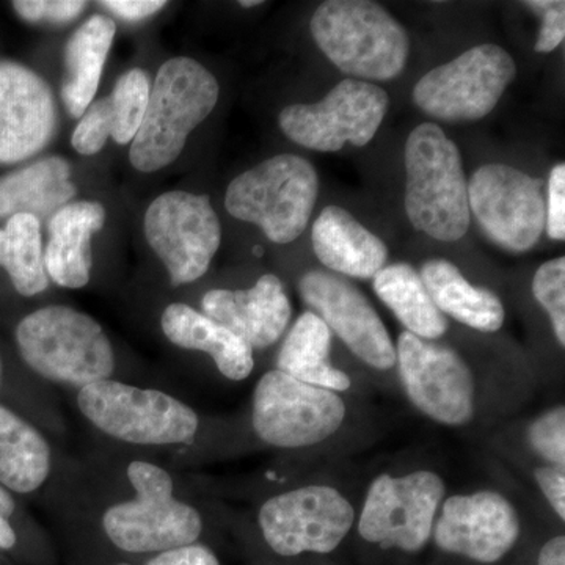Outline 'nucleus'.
Here are the masks:
<instances>
[{
  "instance_id": "f257e3e1",
  "label": "nucleus",
  "mask_w": 565,
  "mask_h": 565,
  "mask_svg": "<svg viewBox=\"0 0 565 565\" xmlns=\"http://www.w3.org/2000/svg\"><path fill=\"white\" fill-rule=\"evenodd\" d=\"M405 212L418 232L441 243L462 239L470 228L468 182L455 141L440 126H416L405 143Z\"/></svg>"
},
{
  "instance_id": "f03ea898",
  "label": "nucleus",
  "mask_w": 565,
  "mask_h": 565,
  "mask_svg": "<svg viewBox=\"0 0 565 565\" xmlns=\"http://www.w3.org/2000/svg\"><path fill=\"white\" fill-rule=\"evenodd\" d=\"M218 93L217 79L193 58L177 57L163 63L132 140V166L151 173L177 161L189 134L214 110Z\"/></svg>"
},
{
  "instance_id": "7ed1b4c3",
  "label": "nucleus",
  "mask_w": 565,
  "mask_h": 565,
  "mask_svg": "<svg viewBox=\"0 0 565 565\" xmlns=\"http://www.w3.org/2000/svg\"><path fill=\"white\" fill-rule=\"evenodd\" d=\"M310 28L326 57L359 81L394 79L407 63V32L379 3L329 0L315 11Z\"/></svg>"
},
{
  "instance_id": "20e7f679",
  "label": "nucleus",
  "mask_w": 565,
  "mask_h": 565,
  "mask_svg": "<svg viewBox=\"0 0 565 565\" xmlns=\"http://www.w3.org/2000/svg\"><path fill=\"white\" fill-rule=\"evenodd\" d=\"M22 360L41 377L84 386L107 381L115 370L114 349L103 327L70 307H44L17 329Z\"/></svg>"
},
{
  "instance_id": "39448f33",
  "label": "nucleus",
  "mask_w": 565,
  "mask_h": 565,
  "mask_svg": "<svg viewBox=\"0 0 565 565\" xmlns=\"http://www.w3.org/2000/svg\"><path fill=\"white\" fill-rule=\"evenodd\" d=\"M128 478L136 498L111 505L103 516L111 544L128 553H162L195 544L203 530L202 516L174 498L169 471L134 460Z\"/></svg>"
},
{
  "instance_id": "423d86ee",
  "label": "nucleus",
  "mask_w": 565,
  "mask_h": 565,
  "mask_svg": "<svg viewBox=\"0 0 565 565\" xmlns=\"http://www.w3.org/2000/svg\"><path fill=\"white\" fill-rule=\"evenodd\" d=\"M319 177L307 159L280 154L230 182L225 207L233 217L255 223L275 244L300 237L313 214Z\"/></svg>"
},
{
  "instance_id": "0eeeda50",
  "label": "nucleus",
  "mask_w": 565,
  "mask_h": 565,
  "mask_svg": "<svg viewBox=\"0 0 565 565\" xmlns=\"http://www.w3.org/2000/svg\"><path fill=\"white\" fill-rule=\"evenodd\" d=\"M77 405L96 429L126 444H189L200 426L193 408L177 397L110 379L81 388Z\"/></svg>"
},
{
  "instance_id": "6e6552de",
  "label": "nucleus",
  "mask_w": 565,
  "mask_h": 565,
  "mask_svg": "<svg viewBox=\"0 0 565 565\" xmlns=\"http://www.w3.org/2000/svg\"><path fill=\"white\" fill-rule=\"evenodd\" d=\"M515 74L509 52L497 44H479L424 74L415 85L414 102L437 120L478 121L497 107Z\"/></svg>"
},
{
  "instance_id": "1a4fd4ad",
  "label": "nucleus",
  "mask_w": 565,
  "mask_h": 565,
  "mask_svg": "<svg viewBox=\"0 0 565 565\" xmlns=\"http://www.w3.org/2000/svg\"><path fill=\"white\" fill-rule=\"evenodd\" d=\"M253 427L267 445L307 448L338 433L345 405L337 393L269 371L253 393Z\"/></svg>"
},
{
  "instance_id": "9d476101",
  "label": "nucleus",
  "mask_w": 565,
  "mask_h": 565,
  "mask_svg": "<svg viewBox=\"0 0 565 565\" xmlns=\"http://www.w3.org/2000/svg\"><path fill=\"white\" fill-rule=\"evenodd\" d=\"M388 110V95L370 82H340L321 103L296 104L281 110L286 137L321 152L340 151L345 143L364 147L374 139Z\"/></svg>"
},
{
  "instance_id": "9b49d317",
  "label": "nucleus",
  "mask_w": 565,
  "mask_h": 565,
  "mask_svg": "<svg viewBox=\"0 0 565 565\" xmlns=\"http://www.w3.org/2000/svg\"><path fill=\"white\" fill-rule=\"evenodd\" d=\"M468 204L489 239L504 250H531L545 232L544 182L514 167L489 163L476 170Z\"/></svg>"
},
{
  "instance_id": "f8f14e48",
  "label": "nucleus",
  "mask_w": 565,
  "mask_h": 565,
  "mask_svg": "<svg viewBox=\"0 0 565 565\" xmlns=\"http://www.w3.org/2000/svg\"><path fill=\"white\" fill-rule=\"evenodd\" d=\"M145 236L161 258L172 285L202 278L221 247L222 226L210 196L162 193L145 214Z\"/></svg>"
},
{
  "instance_id": "ddd939ff",
  "label": "nucleus",
  "mask_w": 565,
  "mask_h": 565,
  "mask_svg": "<svg viewBox=\"0 0 565 565\" xmlns=\"http://www.w3.org/2000/svg\"><path fill=\"white\" fill-rule=\"evenodd\" d=\"M444 479L434 471L405 476L382 475L371 484L360 515L364 541L382 548L414 553L433 535L438 505L444 501Z\"/></svg>"
},
{
  "instance_id": "4468645a",
  "label": "nucleus",
  "mask_w": 565,
  "mask_h": 565,
  "mask_svg": "<svg viewBox=\"0 0 565 565\" xmlns=\"http://www.w3.org/2000/svg\"><path fill=\"white\" fill-rule=\"evenodd\" d=\"M264 541L281 556L330 553L344 541L355 511L329 486H307L270 498L258 515Z\"/></svg>"
},
{
  "instance_id": "2eb2a0df",
  "label": "nucleus",
  "mask_w": 565,
  "mask_h": 565,
  "mask_svg": "<svg viewBox=\"0 0 565 565\" xmlns=\"http://www.w3.org/2000/svg\"><path fill=\"white\" fill-rule=\"evenodd\" d=\"M396 362L405 393L422 414L446 426L473 419V374L455 349L404 332L397 340Z\"/></svg>"
},
{
  "instance_id": "dca6fc26",
  "label": "nucleus",
  "mask_w": 565,
  "mask_h": 565,
  "mask_svg": "<svg viewBox=\"0 0 565 565\" xmlns=\"http://www.w3.org/2000/svg\"><path fill=\"white\" fill-rule=\"evenodd\" d=\"M300 296L330 332L364 363L375 370H392L396 348L381 316L367 297L343 275L310 270L299 282Z\"/></svg>"
},
{
  "instance_id": "f3484780",
  "label": "nucleus",
  "mask_w": 565,
  "mask_h": 565,
  "mask_svg": "<svg viewBox=\"0 0 565 565\" xmlns=\"http://www.w3.org/2000/svg\"><path fill=\"white\" fill-rule=\"evenodd\" d=\"M433 531L444 552L493 564L519 541L520 519L503 494L481 490L448 498Z\"/></svg>"
},
{
  "instance_id": "a211bd4d",
  "label": "nucleus",
  "mask_w": 565,
  "mask_h": 565,
  "mask_svg": "<svg viewBox=\"0 0 565 565\" xmlns=\"http://www.w3.org/2000/svg\"><path fill=\"white\" fill-rule=\"evenodd\" d=\"M57 107L47 82L20 63L0 61V162L32 158L54 137Z\"/></svg>"
},
{
  "instance_id": "6ab92c4d",
  "label": "nucleus",
  "mask_w": 565,
  "mask_h": 565,
  "mask_svg": "<svg viewBox=\"0 0 565 565\" xmlns=\"http://www.w3.org/2000/svg\"><path fill=\"white\" fill-rule=\"evenodd\" d=\"M203 315L245 341L252 349L277 343L291 321L292 305L280 278L263 275L244 291L212 289L202 299Z\"/></svg>"
},
{
  "instance_id": "aec40b11",
  "label": "nucleus",
  "mask_w": 565,
  "mask_h": 565,
  "mask_svg": "<svg viewBox=\"0 0 565 565\" xmlns=\"http://www.w3.org/2000/svg\"><path fill=\"white\" fill-rule=\"evenodd\" d=\"M150 90V79L143 71L122 74L114 92L92 103L82 115L71 137L74 150L84 156L96 154L106 147L109 137L120 145L131 143L143 121Z\"/></svg>"
},
{
  "instance_id": "412c9836",
  "label": "nucleus",
  "mask_w": 565,
  "mask_h": 565,
  "mask_svg": "<svg viewBox=\"0 0 565 565\" xmlns=\"http://www.w3.org/2000/svg\"><path fill=\"white\" fill-rule=\"evenodd\" d=\"M106 211L99 203L65 204L50 221V243L43 253L47 278L62 288L79 289L90 281L92 236L103 228Z\"/></svg>"
},
{
  "instance_id": "4be33fe9",
  "label": "nucleus",
  "mask_w": 565,
  "mask_h": 565,
  "mask_svg": "<svg viewBox=\"0 0 565 565\" xmlns=\"http://www.w3.org/2000/svg\"><path fill=\"white\" fill-rule=\"evenodd\" d=\"M311 239L319 262L344 277L371 280L388 259L386 245L340 206H327L321 212Z\"/></svg>"
},
{
  "instance_id": "5701e85b",
  "label": "nucleus",
  "mask_w": 565,
  "mask_h": 565,
  "mask_svg": "<svg viewBox=\"0 0 565 565\" xmlns=\"http://www.w3.org/2000/svg\"><path fill=\"white\" fill-rule=\"evenodd\" d=\"M161 326L163 334L178 348L211 355L215 366L230 381H245L255 367L250 345L189 305H169L163 310Z\"/></svg>"
},
{
  "instance_id": "b1692460",
  "label": "nucleus",
  "mask_w": 565,
  "mask_h": 565,
  "mask_svg": "<svg viewBox=\"0 0 565 565\" xmlns=\"http://www.w3.org/2000/svg\"><path fill=\"white\" fill-rule=\"evenodd\" d=\"M418 274L441 313L479 332L493 333L503 327L505 311L500 297L471 285L455 264L429 259Z\"/></svg>"
},
{
  "instance_id": "393cba45",
  "label": "nucleus",
  "mask_w": 565,
  "mask_h": 565,
  "mask_svg": "<svg viewBox=\"0 0 565 565\" xmlns=\"http://www.w3.org/2000/svg\"><path fill=\"white\" fill-rule=\"evenodd\" d=\"M115 33L117 25L114 20L95 14L66 43L62 98L71 117L81 118L90 107Z\"/></svg>"
},
{
  "instance_id": "a878e982",
  "label": "nucleus",
  "mask_w": 565,
  "mask_h": 565,
  "mask_svg": "<svg viewBox=\"0 0 565 565\" xmlns=\"http://www.w3.org/2000/svg\"><path fill=\"white\" fill-rule=\"evenodd\" d=\"M70 178V163L58 156L0 178V217L31 214L41 221L55 214L76 195Z\"/></svg>"
},
{
  "instance_id": "bb28decb",
  "label": "nucleus",
  "mask_w": 565,
  "mask_h": 565,
  "mask_svg": "<svg viewBox=\"0 0 565 565\" xmlns=\"http://www.w3.org/2000/svg\"><path fill=\"white\" fill-rule=\"evenodd\" d=\"M332 332L326 322L307 311L297 319L291 332L286 337L277 366L281 373L330 392H345L351 388V379L330 363Z\"/></svg>"
},
{
  "instance_id": "cd10ccee",
  "label": "nucleus",
  "mask_w": 565,
  "mask_h": 565,
  "mask_svg": "<svg viewBox=\"0 0 565 565\" xmlns=\"http://www.w3.org/2000/svg\"><path fill=\"white\" fill-rule=\"evenodd\" d=\"M51 473V446L31 423L0 405V486L28 494Z\"/></svg>"
},
{
  "instance_id": "c85d7f7f",
  "label": "nucleus",
  "mask_w": 565,
  "mask_h": 565,
  "mask_svg": "<svg viewBox=\"0 0 565 565\" xmlns=\"http://www.w3.org/2000/svg\"><path fill=\"white\" fill-rule=\"evenodd\" d=\"M374 291L408 333L434 341L448 330L446 316L430 299L418 270L411 264L385 266L374 277Z\"/></svg>"
},
{
  "instance_id": "c756f323",
  "label": "nucleus",
  "mask_w": 565,
  "mask_h": 565,
  "mask_svg": "<svg viewBox=\"0 0 565 565\" xmlns=\"http://www.w3.org/2000/svg\"><path fill=\"white\" fill-rule=\"evenodd\" d=\"M0 266L21 296L32 297L50 286L43 262L41 225L31 214H14L0 230Z\"/></svg>"
},
{
  "instance_id": "7c9ffc66",
  "label": "nucleus",
  "mask_w": 565,
  "mask_h": 565,
  "mask_svg": "<svg viewBox=\"0 0 565 565\" xmlns=\"http://www.w3.org/2000/svg\"><path fill=\"white\" fill-rule=\"evenodd\" d=\"M535 300L552 319L557 343L565 345V258L552 259L539 267L534 275Z\"/></svg>"
},
{
  "instance_id": "2f4dec72",
  "label": "nucleus",
  "mask_w": 565,
  "mask_h": 565,
  "mask_svg": "<svg viewBox=\"0 0 565 565\" xmlns=\"http://www.w3.org/2000/svg\"><path fill=\"white\" fill-rule=\"evenodd\" d=\"M535 455L552 465H565V411L563 405L539 416L527 430Z\"/></svg>"
},
{
  "instance_id": "473e14b6",
  "label": "nucleus",
  "mask_w": 565,
  "mask_h": 565,
  "mask_svg": "<svg viewBox=\"0 0 565 565\" xmlns=\"http://www.w3.org/2000/svg\"><path fill=\"white\" fill-rule=\"evenodd\" d=\"M87 2L79 0H18L13 9L29 22H51V24H65L76 20L85 10Z\"/></svg>"
},
{
  "instance_id": "72a5a7b5",
  "label": "nucleus",
  "mask_w": 565,
  "mask_h": 565,
  "mask_svg": "<svg viewBox=\"0 0 565 565\" xmlns=\"http://www.w3.org/2000/svg\"><path fill=\"white\" fill-rule=\"evenodd\" d=\"M534 13L541 14L542 28L535 41V52L548 54L563 44L565 39V3L563 0H533L525 2Z\"/></svg>"
},
{
  "instance_id": "f704fd0d",
  "label": "nucleus",
  "mask_w": 565,
  "mask_h": 565,
  "mask_svg": "<svg viewBox=\"0 0 565 565\" xmlns=\"http://www.w3.org/2000/svg\"><path fill=\"white\" fill-rule=\"evenodd\" d=\"M545 230L553 241L565 239V166L557 163L550 173Z\"/></svg>"
},
{
  "instance_id": "c9c22d12",
  "label": "nucleus",
  "mask_w": 565,
  "mask_h": 565,
  "mask_svg": "<svg viewBox=\"0 0 565 565\" xmlns=\"http://www.w3.org/2000/svg\"><path fill=\"white\" fill-rule=\"evenodd\" d=\"M535 481L561 520H565V468L546 465L535 470Z\"/></svg>"
},
{
  "instance_id": "e433bc0d",
  "label": "nucleus",
  "mask_w": 565,
  "mask_h": 565,
  "mask_svg": "<svg viewBox=\"0 0 565 565\" xmlns=\"http://www.w3.org/2000/svg\"><path fill=\"white\" fill-rule=\"evenodd\" d=\"M148 565H221L207 546L191 544L159 553Z\"/></svg>"
},
{
  "instance_id": "4c0bfd02",
  "label": "nucleus",
  "mask_w": 565,
  "mask_h": 565,
  "mask_svg": "<svg viewBox=\"0 0 565 565\" xmlns=\"http://www.w3.org/2000/svg\"><path fill=\"white\" fill-rule=\"evenodd\" d=\"M102 6L121 20L141 21L161 11L167 2L163 0H104Z\"/></svg>"
},
{
  "instance_id": "58836bf2",
  "label": "nucleus",
  "mask_w": 565,
  "mask_h": 565,
  "mask_svg": "<svg viewBox=\"0 0 565 565\" xmlns=\"http://www.w3.org/2000/svg\"><path fill=\"white\" fill-rule=\"evenodd\" d=\"M17 503L6 487L0 486V550H11L17 545V533L10 525Z\"/></svg>"
},
{
  "instance_id": "ea45409f",
  "label": "nucleus",
  "mask_w": 565,
  "mask_h": 565,
  "mask_svg": "<svg viewBox=\"0 0 565 565\" xmlns=\"http://www.w3.org/2000/svg\"><path fill=\"white\" fill-rule=\"evenodd\" d=\"M539 565H565V539L556 535L542 546Z\"/></svg>"
},
{
  "instance_id": "a19ab883",
  "label": "nucleus",
  "mask_w": 565,
  "mask_h": 565,
  "mask_svg": "<svg viewBox=\"0 0 565 565\" xmlns=\"http://www.w3.org/2000/svg\"><path fill=\"white\" fill-rule=\"evenodd\" d=\"M262 3L259 0H250V2L244 0V2H241V6L245 7V9H252V7L262 6Z\"/></svg>"
},
{
  "instance_id": "79ce46f5",
  "label": "nucleus",
  "mask_w": 565,
  "mask_h": 565,
  "mask_svg": "<svg viewBox=\"0 0 565 565\" xmlns=\"http://www.w3.org/2000/svg\"><path fill=\"white\" fill-rule=\"evenodd\" d=\"M253 253H255V255H263V250L259 247L253 248Z\"/></svg>"
},
{
  "instance_id": "37998d69",
  "label": "nucleus",
  "mask_w": 565,
  "mask_h": 565,
  "mask_svg": "<svg viewBox=\"0 0 565 565\" xmlns=\"http://www.w3.org/2000/svg\"><path fill=\"white\" fill-rule=\"evenodd\" d=\"M2 374H3L2 360H0V386H2Z\"/></svg>"
},
{
  "instance_id": "c03bdc74",
  "label": "nucleus",
  "mask_w": 565,
  "mask_h": 565,
  "mask_svg": "<svg viewBox=\"0 0 565 565\" xmlns=\"http://www.w3.org/2000/svg\"><path fill=\"white\" fill-rule=\"evenodd\" d=\"M121 565H128V564H121Z\"/></svg>"
}]
</instances>
